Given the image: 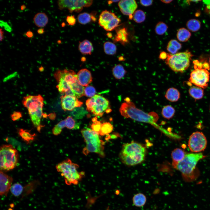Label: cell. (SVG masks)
<instances>
[{"mask_svg":"<svg viewBox=\"0 0 210 210\" xmlns=\"http://www.w3.org/2000/svg\"><path fill=\"white\" fill-rule=\"evenodd\" d=\"M206 157L202 153L186 154L184 158L179 162L175 168L181 173L183 179L187 182L195 181L200 175L196 167L198 162Z\"/></svg>","mask_w":210,"mask_h":210,"instance_id":"cell-1","label":"cell"},{"mask_svg":"<svg viewBox=\"0 0 210 210\" xmlns=\"http://www.w3.org/2000/svg\"><path fill=\"white\" fill-rule=\"evenodd\" d=\"M146 150L140 143L132 141L124 144L119 156L122 162L128 166H134L145 160Z\"/></svg>","mask_w":210,"mask_h":210,"instance_id":"cell-2","label":"cell"},{"mask_svg":"<svg viewBox=\"0 0 210 210\" xmlns=\"http://www.w3.org/2000/svg\"><path fill=\"white\" fill-rule=\"evenodd\" d=\"M121 115L126 118H130L135 121L154 124L157 121L159 116L155 112L147 113L136 107L130 100L123 103L120 108Z\"/></svg>","mask_w":210,"mask_h":210,"instance_id":"cell-3","label":"cell"},{"mask_svg":"<svg viewBox=\"0 0 210 210\" xmlns=\"http://www.w3.org/2000/svg\"><path fill=\"white\" fill-rule=\"evenodd\" d=\"M43 99L40 95H28L23 97L22 103L28 109L33 124L38 129H40L41 119L43 115Z\"/></svg>","mask_w":210,"mask_h":210,"instance_id":"cell-4","label":"cell"},{"mask_svg":"<svg viewBox=\"0 0 210 210\" xmlns=\"http://www.w3.org/2000/svg\"><path fill=\"white\" fill-rule=\"evenodd\" d=\"M79 166L73 163L69 159L58 164L56 166L57 171L64 177L65 183L67 185H77L84 175L83 172H79Z\"/></svg>","mask_w":210,"mask_h":210,"instance_id":"cell-5","label":"cell"},{"mask_svg":"<svg viewBox=\"0 0 210 210\" xmlns=\"http://www.w3.org/2000/svg\"><path fill=\"white\" fill-rule=\"evenodd\" d=\"M81 133L86 145L83 150V153L87 155L90 153L98 154L100 156L103 157L104 153V143L99 139V134L89 129H83Z\"/></svg>","mask_w":210,"mask_h":210,"instance_id":"cell-6","label":"cell"},{"mask_svg":"<svg viewBox=\"0 0 210 210\" xmlns=\"http://www.w3.org/2000/svg\"><path fill=\"white\" fill-rule=\"evenodd\" d=\"M192 55L188 51L180 52L174 55L167 53L166 64L173 71L183 72L190 66Z\"/></svg>","mask_w":210,"mask_h":210,"instance_id":"cell-7","label":"cell"},{"mask_svg":"<svg viewBox=\"0 0 210 210\" xmlns=\"http://www.w3.org/2000/svg\"><path fill=\"white\" fill-rule=\"evenodd\" d=\"M18 159L17 150L11 145H2L0 149L1 170L9 171L16 166Z\"/></svg>","mask_w":210,"mask_h":210,"instance_id":"cell-8","label":"cell"},{"mask_svg":"<svg viewBox=\"0 0 210 210\" xmlns=\"http://www.w3.org/2000/svg\"><path fill=\"white\" fill-rule=\"evenodd\" d=\"M86 110L96 117H102L105 112L108 113L112 110L109 101L105 97L96 94L86 102Z\"/></svg>","mask_w":210,"mask_h":210,"instance_id":"cell-9","label":"cell"},{"mask_svg":"<svg viewBox=\"0 0 210 210\" xmlns=\"http://www.w3.org/2000/svg\"><path fill=\"white\" fill-rule=\"evenodd\" d=\"M194 69L191 73L189 80L196 86L204 89L208 86L210 73L208 70L202 68L203 65L199 63L194 66Z\"/></svg>","mask_w":210,"mask_h":210,"instance_id":"cell-10","label":"cell"},{"mask_svg":"<svg viewBox=\"0 0 210 210\" xmlns=\"http://www.w3.org/2000/svg\"><path fill=\"white\" fill-rule=\"evenodd\" d=\"M121 21L114 13L105 10L100 15L98 23L106 31H111L117 28Z\"/></svg>","mask_w":210,"mask_h":210,"instance_id":"cell-11","label":"cell"},{"mask_svg":"<svg viewBox=\"0 0 210 210\" xmlns=\"http://www.w3.org/2000/svg\"><path fill=\"white\" fill-rule=\"evenodd\" d=\"M93 1L91 0H60L57 1V4L60 10L67 8L70 13L73 12L78 13L81 11L84 7L90 6Z\"/></svg>","mask_w":210,"mask_h":210,"instance_id":"cell-12","label":"cell"},{"mask_svg":"<svg viewBox=\"0 0 210 210\" xmlns=\"http://www.w3.org/2000/svg\"><path fill=\"white\" fill-rule=\"evenodd\" d=\"M207 144L206 139L201 132H195L189 137L188 146L190 151L192 152L199 153L204 150Z\"/></svg>","mask_w":210,"mask_h":210,"instance_id":"cell-13","label":"cell"},{"mask_svg":"<svg viewBox=\"0 0 210 210\" xmlns=\"http://www.w3.org/2000/svg\"><path fill=\"white\" fill-rule=\"evenodd\" d=\"M60 99L62 108L65 111H72L83 104V102L73 95H64L61 97Z\"/></svg>","mask_w":210,"mask_h":210,"instance_id":"cell-14","label":"cell"},{"mask_svg":"<svg viewBox=\"0 0 210 210\" xmlns=\"http://www.w3.org/2000/svg\"><path fill=\"white\" fill-rule=\"evenodd\" d=\"M54 76L55 79H62L69 85L78 80L77 74L74 71L71 70H58L55 73Z\"/></svg>","mask_w":210,"mask_h":210,"instance_id":"cell-15","label":"cell"},{"mask_svg":"<svg viewBox=\"0 0 210 210\" xmlns=\"http://www.w3.org/2000/svg\"><path fill=\"white\" fill-rule=\"evenodd\" d=\"M119 9L124 15H133L137 7V4L134 0H122L118 3Z\"/></svg>","mask_w":210,"mask_h":210,"instance_id":"cell-16","label":"cell"},{"mask_svg":"<svg viewBox=\"0 0 210 210\" xmlns=\"http://www.w3.org/2000/svg\"><path fill=\"white\" fill-rule=\"evenodd\" d=\"M13 181L11 177L0 171V194L1 196L7 195L12 186Z\"/></svg>","mask_w":210,"mask_h":210,"instance_id":"cell-17","label":"cell"},{"mask_svg":"<svg viewBox=\"0 0 210 210\" xmlns=\"http://www.w3.org/2000/svg\"><path fill=\"white\" fill-rule=\"evenodd\" d=\"M77 78L79 83L83 87L87 86L92 81L91 72L86 69L80 70L77 74Z\"/></svg>","mask_w":210,"mask_h":210,"instance_id":"cell-18","label":"cell"},{"mask_svg":"<svg viewBox=\"0 0 210 210\" xmlns=\"http://www.w3.org/2000/svg\"><path fill=\"white\" fill-rule=\"evenodd\" d=\"M116 34L113 39L114 43L120 42L124 45L128 42V32L125 27L116 29Z\"/></svg>","mask_w":210,"mask_h":210,"instance_id":"cell-19","label":"cell"},{"mask_svg":"<svg viewBox=\"0 0 210 210\" xmlns=\"http://www.w3.org/2000/svg\"><path fill=\"white\" fill-rule=\"evenodd\" d=\"M96 11L92 12L90 13L86 12L81 13L78 15L77 20L78 22L82 24H86L91 21L95 22L97 20Z\"/></svg>","mask_w":210,"mask_h":210,"instance_id":"cell-20","label":"cell"},{"mask_svg":"<svg viewBox=\"0 0 210 210\" xmlns=\"http://www.w3.org/2000/svg\"><path fill=\"white\" fill-rule=\"evenodd\" d=\"M186 153L183 149L178 148L174 149L171 153L172 160V165L175 168L178 163L181 161L186 155Z\"/></svg>","mask_w":210,"mask_h":210,"instance_id":"cell-21","label":"cell"},{"mask_svg":"<svg viewBox=\"0 0 210 210\" xmlns=\"http://www.w3.org/2000/svg\"><path fill=\"white\" fill-rule=\"evenodd\" d=\"M78 50L83 55H90L93 51V48L92 43L89 40L85 39L79 42Z\"/></svg>","mask_w":210,"mask_h":210,"instance_id":"cell-22","label":"cell"},{"mask_svg":"<svg viewBox=\"0 0 210 210\" xmlns=\"http://www.w3.org/2000/svg\"><path fill=\"white\" fill-rule=\"evenodd\" d=\"M35 24L38 27H45L48 23V18L44 13H37L33 18Z\"/></svg>","mask_w":210,"mask_h":210,"instance_id":"cell-23","label":"cell"},{"mask_svg":"<svg viewBox=\"0 0 210 210\" xmlns=\"http://www.w3.org/2000/svg\"><path fill=\"white\" fill-rule=\"evenodd\" d=\"M180 94L176 88L172 87L167 89L165 97L168 101L172 102L178 101L180 98Z\"/></svg>","mask_w":210,"mask_h":210,"instance_id":"cell-24","label":"cell"},{"mask_svg":"<svg viewBox=\"0 0 210 210\" xmlns=\"http://www.w3.org/2000/svg\"><path fill=\"white\" fill-rule=\"evenodd\" d=\"M74 96L77 98L82 97L85 95L84 87L80 85L77 80L75 83L70 85Z\"/></svg>","mask_w":210,"mask_h":210,"instance_id":"cell-25","label":"cell"},{"mask_svg":"<svg viewBox=\"0 0 210 210\" xmlns=\"http://www.w3.org/2000/svg\"><path fill=\"white\" fill-rule=\"evenodd\" d=\"M181 44L175 39L170 40L167 47V51L172 55H174L181 48Z\"/></svg>","mask_w":210,"mask_h":210,"instance_id":"cell-26","label":"cell"},{"mask_svg":"<svg viewBox=\"0 0 210 210\" xmlns=\"http://www.w3.org/2000/svg\"><path fill=\"white\" fill-rule=\"evenodd\" d=\"M190 95L195 99H202L204 95V90L203 88L197 86H193L189 90Z\"/></svg>","mask_w":210,"mask_h":210,"instance_id":"cell-27","label":"cell"},{"mask_svg":"<svg viewBox=\"0 0 210 210\" xmlns=\"http://www.w3.org/2000/svg\"><path fill=\"white\" fill-rule=\"evenodd\" d=\"M18 134L22 139L27 144L33 141L36 136L35 134H32L30 131L22 129H19Z\"/></svg>","mask_w":210,"mask_h":210,"instance_id":"cell-28","label":"cell"},{"mask_svg":"<svg viewBox=\"0 0 210 210\" xmlns=\"http://www.w3.org/2000/svg\"><path fill=\"white\" fill-rule=\"evenodd\" d=\"M178 39L181 42L187 41L190 38L191 34L190 32L184 28H181L178 31L177 33Z\"/></svg>","mask_w":210,"mask_h":210,"instance_id":"cell-29","label":"cell"},{"mask_svg":"<svg viewBox=\"0 0 210 210\" xmlns=\"http://www.w3.org/2000/svg\"><path fill=\"white\" fill-rule=\"evenodd\" d=\"M126 71L124 67L120 64L115 66L112 69V73L114 77L117 79H120L123 78L126 73Z\"/></svg>","mask_w":210,"mask_h":210,"instance_id":"cell-30","label":"cell"},{"mask_svg":"<svg viewBox=\"0 0 210 210\" xmlns=\"http://www.w3.org/2000/svg\"><path fill=\"white\" fill-rule=\"evenodd\" d=\"M133 204L137 207L144 206L146 201V198L143 194L139 193L135 195L132 199Z\"/></svg>","mask_w":210,"mask_h":210,"instance_id":"cell-31","label":"cell"},{"mask_svg":"<svg viewBox=\"0 0 210 210\" xmlns=\"http://www.w3.org/2000/svg\"><path fill=\"white\" fill-rule=\"evenodd\" d=\"M175 112V110L174 107L171 105H167L163 108L161 114L164 118L169 119L173 117Z\"/></svg>","mask_w":210,"mask_h":210,"instance_id":"cell-32","label":"cell"},{"mask_svg":"<svg viewBox=\"0 0 210 210\" xmlns=\"http://www.w3.org/2000/svg\"><path fill=\"white\" fill-rule=\"evenodd\" d=\"M104 51L106 54L113 55L117 51V47L114 43L110 41L105 42L103 45Z\"/></svg>","mask_w":210,"mask_h":210,"instance_id":"cell-33","label":"cell"},{"mask_svg":"<svg viewBox=\"0 0 210 210\" xmlns=\"http://www.w3.org/2000/svg\"><path fill=\"white\" fill-rule=\"evenodd\" d=\"M186 26L192 32H196L200 29L201 27V23L197 20L192 19L187 22Z\"/></svg>","mask_w":210,"mask_h":210,"instance_id":"cell-34","label":"cell"},{"mask_svg":"<svg viewBox=\"0 0 210 210\" xmlns=\"http://www.w3.org/2000/svg\"><path fill=\"white\" fill-rule=\"evenodd\" d=\"M146 18L145 13L142 10H136L133 14V19L136 23H140L144 22Z\"/></svg>","mask_w":210,"mask_h":210,"instance_id":"cell-35","label":"cell"},{"mask_svg":"<svg viewBox=\"0 0 210 210\" xmlns=\"http://www.w3.org/2000/svg\"><path fill=\"white\" fill-rule=\"evenodd\" d=\"M113 129V126L111 123H104L102 124L99 135L101 136L108 135L112 131Z\"/></svg>","mask_w":210,"mask_h":210,"instance_id":"cell-36","label":"cell"},{"mask_svg":"<svg viewBox=\"0 0 210 210\" xmlns=\"http://www.w3.org/2000/svg\"><path fill=\"white\" fill-rule=\"evenodd\" d=\"M168 27L167 25L162 22H158L155 28V33L158 35H162L167 31Z\"/></svg>","mask_w":210,"mask_h":210,"instance_id":"cell-37","label":"cell"},{"mask_svg":"<svg viewBox=\"0 0 210 210\" xmlns=\"http://www.w3.org/2000/svg\"><path fill=\"white\" fill-rule=\"evenodd\" d=\"M23 189V187L20 184L16 183L11 186L10 190L11 192L13 195L17 197L21 195Z\"/></svg>","mask_w":210,"mask_h":210,"instance_id":"cell-38","label":"cell"},{"mask_svg":"<svg viewBox=\"0 0 210 210\" xmlns=\"http://www.w3.org/2000/svg\"><path fill=\"white\" fill-rule=\"evenodd\" d=\"M72 111V116L77 119L82 118L87 113L84 108L81 107L76 108Z\"/></svg>","mask_w":210,"mask_h":210,"instance_id":"cell-39","label":"cell"},{"mask_svg":"<svg viewBox=\"0 0 210 210\" xmlns=\"http://www.w3.org/2000/svg\"><path fill=\"white\" fill-rule=\"evenodd\" d=\"M65 127H66V122L64 120L60 121L54 127L52 130L53 134L55 135H59Z\"/></svg>","mask_w":210,"mask_h":210,"instance_id":"cell-40","label":"cell"},{"mask_svg":"<svg viewBox=\"0 0 210 210\" xmlns=\"http://www.w3.org/2000/svg\"><path fill=\"white\" fill-rule=\"evenodd\" d=\"M92 120V123L91 125L92 130L99 135L102 123L100 121L97 120L96 117L93 118Z\"/></svg>","mask_w":210,"mask_h":210,"instance_id":"cell-41","label":"cell"},{"mask_svg":"<svg viewBox=\"0 0 210 210\" xmlns=\"http://www.w3.org/2000/svg\"><path fill=\"white\" fill-rule=\"evenodd\" d=\"M96 93L95 89L92 86L89 85L85 88V95L87 97L91 98L95 95Z\"/></svg>","mask_w":210,"mask_h":210,"instance_id":"cell-42","label":"cell"},{"mask_svg":"<svg viewBox=\"0 0 210 210\" xmlns=\"http://www.w3.org/2000/svg\"><path fill=\"white\" fill-rule=\"evenodd\" d=\"M65 120L66 122V127L69 129L74 128L76 122L72 117L68 116Z\"/></svg>","mask_w":210,"mask_h":210,"instance_id":"cell-43","label":"cell"},{"mask_svg":"<svg viewBox=\"0 0 210 210\" xmlns=\"http://www.w3.org/2000/svg\"><path fill=\"white\" fill-rule=\"evenodd\" d=\"M66 20L69 25H74L76 23V20L75 16L74 15L67 16Z\"/></svg>","mask_w":210,"mask_h":210,"instance_id":"cell-44","label":"cell"},{"mask_svg":"<svg viewBox=\"0 0 210 210\" xmlns=\"http://www.w3.org/2000/svg\"><path fill=\"white\" fill-rule=\"evenodd\" d=\"M21 113L19 112H14L11 115V117L12 120L15 121L19 119L22 117Z\"/></svg>","mask_w":210,"mask_h":210,"instance_id":"cell-45","label":"cell"},{"mask_svg":"<svg viewBox=\"0 0 210 210\" xmlns=\"http://www.w3.org/2000/svg\"><path fill=\"white\" fill-rule=\"evenodd\" d=\"M152 0H140V3L142 6H148L151 5L153 3Z\"/></svg>","mask_w":210,"mask_h":210,"instance_id":"cell-46","label":"cell"},{"mask_svg":"<svg viewBox=\"0 0 210 210\" xmlns=\"http://www.w3.org/2000/svg\"><path fill=\"white\" fill-rule=\"evenodd\" d=\"M0 25L1 27H4L6 30L8 32H11L12 30L11 27L6 22L3 21H0Z\"/></svg>","mask_w":210,"mask_h":210,"instance_id":"cell-47","label":"cell"},{"mask_svg":"<svg viewBox=\"0 0 210 210\" xmlns=\"http://www.w3.org/2000/svg\"><path fill=\"white\" fill-rule=\"evenodd\" d=\"M167 57V53L164 51L161 52L159 56V58L162 60H166Z\"/></svg>","mask_w":210,"mask_h":210,"instance_id":"cell-48","label":"cell"},{"mask_svg":"<svg viewBox=\"0 0 210 210\" xmlns=\"http://www.w3.org/2000/svg\"><path fill=\"white\" fill-rule=\"evenodd\" d=\"M26 36L28 38H31L33 36V33L30 30L27 31L25 34Z\"/></svg>","mask_w":210,"mask_h":210,"instance_id":"cell-49","label":"cell"},{"mask_svg":"<svg viewBox=\"0 0 210 210\" xmlns=\"http://www.w3.org/2000/svg\"><path fill=\"white\" fill-rule=\"evenodd\" d=\"M0 41H2V40L3 39V38H4V32L3 31L2 29L1 28L0 29Z\"/></svg>","mask_w":210,"mask_h":210,"instance_id":"cell-50","label":"cell"},{"mask_svg":"<svg viewBox=\"0 0 210 210\" xmlns=\"http://www.w3.org/2000/svg\"><path fill=\"white\" fill-rule=\"evenodd\" d=\"M203 2L207 5V8L210 9V0H204Z\"/></svg>","mask_w":210,"mask_h":210,"instance_id":"cell-51","label":"cell"},{"mask_svg":"<svg viewBox=\"0 0 210 210\" xmlns=\"http://www.w3.org/2000/svg\"><path fill=\"white\" fill-rule=\"evenodd\" d=\"M37 32L38 34H41L45 32V31L43 28H41L37 30Z\"/></svg>","mask_w":210,"mask_h":210,"instance_id":"cell-52","label":"cell"},{"mask_svg":"<svg viewBox=\"0 0 210 210\" xmlns=\"http://www.w3.org/2000/svg\"><path fill=\"white\" fill-rule=\"evenodd\" d=\"M120 0H109L107 1L108 4L109 5H111L113 3L119 2Z\"/></svg>","mask_w":210,"mask_h":210,"instance_id":"cell-53","label":"cell"},{"mask_svg":"<svg viewBox=\"0 0 210 210\" xmlns=\"http://www.w3.org/2000/svg\"><path fill=\"white\" fill-rule=\"evenodd\" d=\"M162 2L165 4H169L172 1V0H162L161 1Z\"/></svg>","mask_w":210,"mask_h":210,"instance_id":"cell-54","label":"cell"},{"mask_svg":"<svg viewBox=\"0 0 210 210\" xmlns=\"http://www.w3.org/2000/svg\"><path fill=\"white\" fill-rule=\"evenodd\" d=\"M106 35L109 38H111L113 37L112 34L111 32H108L106 34Z\"/></svg>","mask_w":210,"mask_h":210,"instance_id":"cell-55","label":"cell"},{"mask_svg":"<svg viewBox=\"0 0 210 210\" xmlns=\"http://www.w3.org/2000/svg\"><path fill=\"white\" fill-rule=\"evenodd\" d=\"M26 8V6L23 4L20 7V9L22 10H24Z\"/></svg>","mask_w":210,"mask_h":210,"instance_id":"cell-56","label":"cell"},{"mask_svg":"<svg viewBox=\"0 0 210 210\" xmlns=\"http://www.w3.org/2000/svg\"><path fill=\"white\" fill-rule=\"evenodd\" d=\"M119 60H123V59H124L123 57L122 56L119 57Z\"/></svg>","mask_w":210,"mask_h":210,"instance_id":"cell-57","label":"cell"},{"mask_svg":"<svg viewBox=\"0 0 210 210\" xmlns=\"http://www.w3.org/2000/svg\"><path fill=\"white\" fill-rule=\"evenodd\" d=\"M209 65H210V57L209 58Z\"/></svg>","mask_w":210,"mask_h":210,"instance_id":"cell-58","label":"cell"},{"mask_svg":"<svg viewBox=\"0 0 210 210\" xmlns=\"http://www.w3.org/2000/svg\"></svg>","mask_w":210,"mask_h":210,"instance_id":"cell-59","label":"cell"}]
</instances>
